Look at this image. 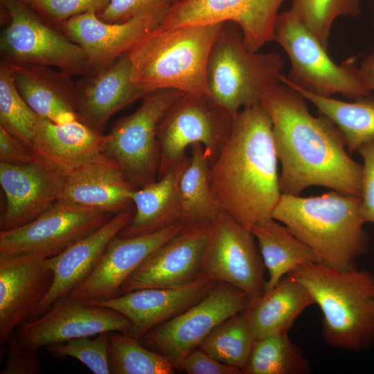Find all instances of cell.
<instances>
[{
    "mask_svg": "<svg viewBox=\"0 0 374 374\" xmlns=\"http://www.w3.org/2000/svg\"><path fill=\"white\" fill-rule=\"evenodd\" d=\"M305 99L282 82L260 100L272 123L281 194L319 186L360 197L362 165L350 158L339 128L324 115L312 116Z\"/></svg>",
    "mask_w": 374,
    "mask_h": 374,
    "instance_id": "cell-1",
    "label": "cell"
},
{
    "mask_svg": "<svg viewBox=\"0 0 374 374\" xmlns=\"http://www.w3.org/2000/svg\"><path fill=\"white\" fill-rule=\"evenodd\" d=\"M278 161L272 123L261 103L242 108L209 165L220 209L250 230L271 219L281 195Z\"/></svg>",
    "mask_w": 374,
    "mask_h": 374,
    "instance_id": "cell-2",
    "label": "cell"
},
{
    "mask_svg": "<svg viewBox=\"0 0 374 374\" xmlns=\"http://www.w3.org/2000/svg\"><path fill=\"white\" fill-rule=\"evenodd\" d=\"M360 202L359 196L335 190L308 197L281 194L271 218L308 247L317 262L349 270L368 244Z\"/></svg>",
    "mask_w": 374,
    "mask_h": 374,
    "instance_id": "cell-3",
    "label": "cell"
},
{
    "mask_svg": "<svg viewBox=\"0 0 374 374\" xmlns=\"http://www.w3.org/2000/svg\"><path fill=\"white\" fill-rule=\"evenodd\" d=\"M224 23L157 28L127 53L132 81L146 94L175 89L209 96L207 62Z\"/></svg>",
    "mask_w": 374,
    "mask_h": 374,
    "instance_id": "cell-4",
    "label": "cell"
},
{
    "mask_svg": "<svg viewBox=\"0 0 374 374\" xmlns=\"http://www.w3.org/2000/svg\"><path fill=\"white\" fill-rule=\"evenodd\" d=\"M302 283L323 313L322 336L330 346L352 351L374 342V276L354 268L337 269L319 262L289 273Z\"/></svg>",
    "mask_w": 374,
    "mask_h": 374,
    "instance_id": "cell-5",
    "label": "cell"
},
{
    "mask_svg": "<svg viewBox=\"0 0 374 374\" xmlns=\"http://www.w3.org/2000/svg\"><path fill=\"white\" fill-rule=\"evenodd\" d=\"M274 41L284 49L291 63L288 75L279 77L284 84L321 96L340 93L355 100L365 98L374 90V52L360 68L349 61L338 65L290 10L277 17Z\"/></svg>",
    "mask_w": 374,
    "mask_h": 374,
    "instance_id": "cell-6",
    "label": "cell"
},
{
    "mask_svg": "<svg viewBox=\"0 0 374 374\" xmlns=\"http://www.w3.org/2000/svg\"><path fill=\"white\" fill-rule=\"evenodd\" d=\"M284 64L277 53L249 50L240 28L224 22L207 62L210 100L234 116L242 108L260 103L268 90L280 83Z\"/></svg>",
    "mask_w": 374,
    "mask_h": 374,
    "instance_id": "cell-7",
    "label": "cell"
},
{
    "mask_svg": "<svg viewBox=\"0 0 374 374\" xmlns=\"http://www.w3.org/2000/svg\"><path fill=\"white\" fill-rule=\"evenodd\" d=\"M7 24L1 31V60L44 65L71 76L93 73L88 55L22 0H0Z\"/></svg>",
    "mask_w": 374,
    "mask_h": 374,
    "instance_id": "cell-8",
    "label": "cell"
},
{
    "mask_svg": "<svg viewBox=\"0 0 374 374\" xmlns=\"http://www.w3.org/2000/svg\"><path fill=\"white\" fill-rule=\"evenodd\" d=\"M184 93L175 89L147 93L139 107L118 120L107 134L105 155L118 163L135 189L157 180L160 164L158 125L168 108Z\"/></svg>",
    "mask_w": 374,
    "mask_h": 374,
    "instance_id": "cell-9",
    "label": "cell"
},
{
    "mask_svg": "<svg viewBox=\"0 0 374 374\" xmlns=\"http://www.w3.org/2000/svg\"><path fill=\"white\" fill-rule=\"evenodd\" d=\"M232 121L233 116L214 105L208 96L183 94L168 108L158 125V177L187 157L186 149L195 143L203 145L211 164L229 134Z\"/></svg>",
    "mask_w": 374,
    "mask_h": 374,
    "instance_id": "cell-10",
    "label": "cell"
},
{
    "mask_svg": "<svg viewBox=\"0 0 374 374\" xmlns=\"http://www.w3.org/2000/svg\"><path fill=\"white\" fill-rule=\"evenodd\" d=\"M250 298L239 288L217 282L197 303L155 327L140 339L142 345L163 355L177 369L210 332L229 317L242 312Z\"/></svg>",
    "mask_w": 374,
    "mask_h": 374,
    "instance_id": "cell-11",
    "label": "cell"
},
{
    "mask_svg": "<svg viewBox=\"0 0 374 374\" xmlns=\"http://www.w3.org/2000/svg\"><path fill=\"white\" fill-rule=\"evenodd\" d=\"M114 215L57 202L35 220L0 231V255L54 257L98 230Z\"/></svg>",
    "mask_w": 374,
    "mask_h": 374,
    "instance_id": "cell-12",
    "label": "cell"
},
{
    "mask_svg": "<svg viewBox=\"0 0 374 374\" xmlns=\"http://www.w3.org/2000/svg\"><path fill=\"white\" fill-rule=\"evenodd\" d=\"M266 270L251 230L220 211L213 221L203 259L202 276L229 283L253 299L265 293Z\"/></svg>",
    "mask_w": 374,
    "mask_h": 374,
    "instance_id": "cell-13",
    "label": "cell"
},
{
    "mask_svg": "<svg viewBox=\"0 0 374 374\" xmlns=\"http://www.w3.org/2000/svg\"><path fill=\"white\" fill-rule=\"evenodd\" d=\"M213 222L186 223L152 252L121 285L116 296L145 288L184 286L202 276V263Z\"/></svg>",
    "mask_w": 374,
    "mask_h": 374,
    "instance_id": "cell-14",
    "label": "cell"
},
{
    "mask_svg": "<svg viewBox=\"0 0 374 374\" xmlns=\"http://www.w3.org/2000/svg\"><path fill=\"white\" fill-rule=\"evenodd\" d=\"M286 0H179L157 29L220 22L236 24L247 48L256 52L274 41L278 10Z\"/></svg>",
    "mask_w": 374,
    "mask_h": 374,
    "instance_id": "cell-15",
    "label": "cell"
},
{
    "mask_svg": "<svg viewBox=\"0 0 374 374\" xmlns=\"http://www.w3.org/2000/svg\"><path fill=\"white\" fill-rule=\"evenodd\" d=\"M171 5L159 2L129 20L109 24L98 19L96 11L74 17L61 30L87 53L93 73L127 54L163 21Z\"/></svg>",
    "mask_w": 374,
    "mask_h": 374,
    "instance_id": "cell-16",
    "label": "cell"
},
{
    "mask_svg": "<svg viewBox=\"0 0 374 374\" xmlns=\"http://www.w3.org/2000/svg\"><path fill=\"white\" fill-rule=\"evenodd\" d=\"M130 326V321L116 310L65 298L19 326L15 332L21 341L39 349L102 332L126 333Z\"/></svg>",
    "mask_w": 374,
    "mask_h": 374,
    "instance_id": "cell-17",
    "label": "cell"
},
{
    "mask_svg": "<svg viewBox=\"0 0 374 374\" xmlns=\"http://www.w3.org/2000/svg\"><path fill=\"white\" fill-rule=\"evenodd\" d=\"M53 272L48 258L0 255V341L33 317L48 293Z\"/></svg>",
    "mask_w": 374,
    "mask_h": 374,
    "instance_id": "cell-18",
    "label": "cell"
},
{
    "mask_svg": "<svg viewBox=\"0 0 374 374\" xmlns=\"http://www.w3.org/2000/svg\"><path fill=\"white\" fill-rule=\"evenodd\" d=\"M185 224L179 221L159 231L140 236L115 235L88 278L66 298L98 301L116 297L121 285L138 266L179 232Z\"/></svg>",
    "mask_w": 374,
    "mask_h": 374,
    "instance_id": "cell-19",
    "label": "cell"
},
{
    "mask_svg": "<svg viewBox=\"0 0 374 374\" xmlns=\"http://www.w3.org/2000/svg\"><path fill=\"white\" fill-rule=\"evenodd\" d=\"M66 177L33 161L0 162V184L6 197L0 231L21 227L37 218L60 199Z\"/></svg>",
    "mask_w": 374,
    "mask_h": 374,
    "instance_id": "cell-20",
    "label": "cell"
},
{
    "mask_svg": "<svg viewBox=\"0 0 374 374\" xmlns=\"http://www.w3.org/2000/svg\"><path fill=\"white\" fill-rule=\"evenodd\" d=\"M216 283L202 277L181 287L141 289L109 299L86 301L91 305L109 308L125 316L131 322L126 333L139 340L152 329L197 303Z\"/></svg>",
    "mask_w": 374,
    "mask_h": 374,
    "instance_id": "cell-21",
    "label": "cell"
},
{
    "mask_svg": "<svg viewBox=\"0 0 374 374\" xmlns=\"http://www.w3.org/2000/svg\"><path fill=\"white\" fill-rule=\"evenodd\" d=\"M107 134L76 120L55 123L39 117L30 151L34 161L66 177L104 159Z\"/></svg>",
    "mask_w": 374,
    "mask_h": 374,
    "instance_id": "cell-22",
    "label": "cell"
},
{
    "mask_svg": "<svg viewBox=\"0 0 374 374\" xmlns=\"http://www.w3.org/2000/svg\"><path fill=\"white\" fill-rule=\"evenodd\" d=\"M134 206L114 214L98 230L49 258L53 280L48 293L38 305L30 320L40 316L80 286L95 268L109 242L128 224ZM29 320V321H30Z\"/></svg>",
    "mask_w": 374,
    "mask_h": 374,
    "instance_id": "cell-23",
    "label": "cell"
},
{
    "mask_svg": "<svg viewBox=\"0 0 374 374\" xmlns=\"http://www.w3.org/2000/svg\"><path fill=\"white\" fill-rule=\"evenodd\" d=\"M76 87L78 120L102 132L115 113L146 95L132 80L127 54Z\"/></svg>",
    "mask_w": 374,
    "mask_h": 374,
    "instance_id": "cell-24",
    "label": "cell"
},
{
    "mask_svg": "<svg viewBox=\"0 0 374 374\" xmlns=\"http://www.w3.org/2000/svg\"><path fill=\"white\" fill-rule=\"evenodd\" d=\"M6 62L20 95L39 117L58 124L78 120L71 75L48 66Z\"/></svg>",
    "mask_w": 374,
    "mask_h": 374,
    "instance_id": "cell-25",
    "label": "cell"
},
{
    "mask_svg": "<svg viewBox=\"0 0 374 374\" xmlns=\"http://www.w3.org/2000/svg\"><path fill=\"white\" fill-rule=\"evenodd\" d=\"M134 190L118 163L106 157L66 176L58 202L115 214L133 204Z\"/></svg>",
    "mask_w": 374,
    "mask_h": 374,
    "instance_id": "cell-26",
    "label": "cell"
},
{
    "mask_svg": "<svg viewBox=\"0 0 374 374\" xmlns=\"http://www.w3.org/2000/svg\"><path fill=\"white\" fill-rule=\"evenodd\" d=\"M189 160L190 157H186L158 180L133 191L134 213L118 233L119 236L129 238L150 234L181 221L178 185Z\"/></svg>",
    "mask_w": 374,
    "mask_h": 374,
    "instance_id": "cell-27",
    "label": "cell"
},
{
    "mask_svg": "<svg viewBox=\"0 0 374 374\" xmlns=\"http://www.w3.org/2000/svg\"><path fill=\"white\" fill-rule=\"evenodd\" d=\"M314 301L299 281L290 274L262 296L250 299L242 312L256 339L288 332L297 317Z\"/></svg>",
    "mask_w": 374,
    "mask_h": 374,
    "instance_id": "cell-28",
    "label": "cell"
},
{
    "mask_svg": "<svg viewBox=\"0 0 374 374\" xmlns=\"http://www.w3.org/2000/svg\"><path fill=\"white\" fill-rule=\"evenodd\" d=\"M251 231L268 272L265 293L299 267L317 262L313 251L273 218L253 226Z\"/></svg>",
    "mask_w": 374,
    "mask_h": 374,
    "instance_id": "cell-29",
    "label": "cell"
},
{
    "mask_svg": "<svg viewBox=\"0 0 374 374\" xmlns=\"http://www.w3.org/2000/svg\"><path fill=\"white\" fill-rule=\"evenodd\" d=\"M190 160L179 180L181 221L213 222L221 211L213 195L208 177L209 161L201 143L190 146Z\"/></svg>",
    "mask_w": 374,
    "mask_h": 374,
    "instance_id": "cell-30",
    "label": "cell"
},
{
    "mask_svg": "<svg viewBox=\"0 0 374 374\" xmlns=\"http://www.w3.org/2000/svg\"><path fill=\"white\" fill-rule=\"evenodd\" d=\"M288 86L300 92L317 107L320 114L328 117L339 128L345 137L349 154L374 139V100L365 97L354 102H345Z\"/></svg>",
    "mask_w": 374,
    "mask_h": 374,
    "instance_id": "cell-31",
    "label": "cell"
},
{
    "mask_svg": "<svg viewBox=\"0 0 374 374\" xmlns=\"http://www.w3.org/2000/svg\"><path fill=\"white\" fill-rule=\"evenodd\" d=\"M310 364L283 332L256 339L243 374H309Z\"/></svg>",
    "mask_w": 374,
    "mask_h": 374,
    "instance_id": "cell-32",
    "label": "cell"
},
{
    "mask_svg": "<svg viewBox=\"0 0 374 374\" xmlns=\"http://www.w3.org/2000/svg\"><path fill=\"white\" fill-rule=\"evenodd\" d=\"M256 339L249 321L240 312L214 328L197 348L216 360L242 371Z\"/></svg>",
    "mask_w": 374,
    "mask_h": 374,
    "instance_id": "cell-33",
    "label": "cell"
},
{
    "mask_svg": "<svg viewBox=\"0 0 374 374\" xmlns=\"http://www.w3.org/2000/svg\"><path fill=\"white\" fill-rule=\"evenodd\" d=\"M108 359L112 374H173L176 368L163 355L127 333L109 332Z\"/></svg>",
    "mask_w": 374,
    "mask_h": 374,
    "instance_id": "cell-34",
    "label": "cell"
},
{
    "mask_svg": "<svg viewBox=\"0 0 374 374\" xmlns=\"http://www.w3.org/2000/svg\"><path fill=\"white\" fill-rule=\"evenodd\" d=\"M39 116L18 91L8 63H0V126L30 150Z\"/></svg>",
    "mask_w": 374,
    "mask_h": 374,
    "instance_id": "cell-35",
    "label": "cell"
},
{
    "mask_svg": "<svg viewBox=\"0 0 374 374\" xmlns=\"http://www.w3.org/2000/svg\"><path fill=\"white\" fill-rule=\"evenodd\" d=\"M361 0H292L290 11L326 49L334 21L339 17H355Z\"/></svg>",
    "mask_w": 374,
    "mask_h": 374,
    "instance_id": "cell-36",
    "label": "cell"
},
{
    "mask_svg": "<svg viewBox=\"0 0 374 374\" xmlns=\"http://www.w3.org/2000/svg\"><path fill=\"white\" fill-rule=\"evenodd\" d=\"M94 336V335H93ZM83 336L46 347L53 355L71 357L95 374H110L108 359L109 332Z\"/></svg>",
    "mask_w": 374,
    "mask_h": 374,
    "instance_id": "cell-37",
    "label": "cell"
},
{
    "mask_svg": "<svg viewBox=\"0 0 374 374\" xmlns=\"http://www.w3.org/2000/svg\"><path fill=\"white\" fill-rule=\"evenodd\" d=\"M50 23L60 26L81 14L101 12L109 0H22Z\"/></svg>",
    "mask_w": 374,
    "mask_h": 374,
    "instance_id": "cell-38",
    "label": "cell"
},
{
    "mask_svg": "<svg viewBox=\"0 0 374 374\" xmlns=\"http://www.w3.org/2000/svg\"><path fill=\"white\" fill-rule=\"evenodd\" d=\"M8 351L1 374H37L42 370L37 348L21 341L12 332L8 341Z\"/></svg>",
    "mask_w": 374,
    "mask_h": 374,
    "instance_id": "cell-39",
    "label": "cell"
},
{
    "mask_svg": "<svg viewBox=\"0 0 374 374\" xmlns=\"http://www.w3.org/2000/svg\"><path fill=\"white\" fill-rule=\"evenodd\" d=\"M363 160L360 213L365 222L374 226V139L356 150Z\"/></svg>",
    "mask_w": 374,
    "mask_h": 374,
    "instance_id": "cell-40",
    "label": "cell"
},
{
    "mask_svg": "<svg viewBox=\"0 0 374 374\" xmlns=\"http://www.w3.org/2000/svg\"><path fill=\"white\" fill-rule=\"evenodd\" d=\"M159 2V0H109L107 6L96 13V15L99 19L106 23H122Z\"/></svg>",
    "mask_w": 374,
    "mask_h": 374,
    "instance_id": "cell-41",
    "label": "cell"
},
{
    "mask_svg": "<svg viewBox=\"0 0 374 374\" xmlns=\"http://www.w3.org/2000/svg\"><path fill=\"white\" fill-rule=\"evenodd\" d=\"M180 370L188 374H241L237 368L223 364L198 348L184 359Z\"/></svg>",
    "mask_w": 374,
    "mask_h": 374,
    "instance_id": "cell-42",
    "label": "cell"
},
{
    "mask_svg": "<svg viewBox=\"0 0 374 374\" xmlns=\"http://www.w3.org/2000/svg\"><path fill=\"white\" fill-rule=\"evenodd\" d=\"M33 161L31 151L0 126V162L25 165Z\"/></svg>",
    "mask_w": 374,
    "mask_h": 374,
    "instance_id": "cell-43",
    "label": "cell"
},
{
    "mask_svg": "<svg viewBox=\"0 0 374 374\" xmlns=\"http://www.w3.org/2000/svg\"><path fill=\"white\" fill-rule=\"evenodd\" d=\"M161 2L169 3L170 5H172L175 2L178 1L179 0H159Z\"/></svg>",
    "mask_w": 374,
    "mask_h": 374,
    "instance_id": "cell-44",
    "label": "cell"
},
{
    "mask_svg": "<svg viewBox=\"0 0 374 374\" xmlns=\"http://www.w3.org/2000/svg\"><path fill=\"white\" fill-rule=\"evenodd\" d=\"M373 296H374V284H373Z\"/></svg>",
    "mask_w": 374,
    "mask_h": 374,
    "instance_id": "cell-45",
    "label": "cell"
}]
</instances>
